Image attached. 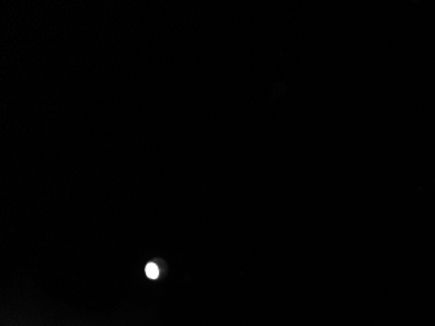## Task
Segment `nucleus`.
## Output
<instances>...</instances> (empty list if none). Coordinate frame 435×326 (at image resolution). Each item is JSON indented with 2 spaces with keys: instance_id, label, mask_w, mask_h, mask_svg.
Masks as SVG:
<instances>
[{
  "instance_id": "1",
  "label": "nucleus",
  "mask_w": 435,
  "mask_h": 326,
  "mask_svg": "<svg viewBox=\"0 0 435 326\" xmlns=\"http://www.w3.org/2000/svg\"><path fill=\"white\" fill-rule=\"evenodd\" d=\"M146 275H148L149 278H151V280H157L158 277H159V269H158V266L156 264H153V263H150L146 266Z\"/></svg>"
}]
</instances>
